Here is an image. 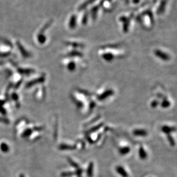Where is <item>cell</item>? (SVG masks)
<instances>
[{"instance_id": "obj_14", "label": "cell", "mask_w": 177, "mask_h": 177, "mask_svg": "<svg viewBox=\"0 0 177 177\" xmlns=\"http://www.w3.org/2000/svg\"><path fill=\"white\" fill-rule=\"evenodd\" d=\"M158 104V102H157L156 101H152V102L151 104V106L153 107H155L157 106Z\"/></svg>"}, {"instance_id": "obj_12", "label": "cell", "mask_w": 177, "mask_h": 177, "mask_svg": "<svg viewBox=\"0 0 177 177\" xmlns=\"http://www.w3.org/2000/svg\"><path fill=\"white\" fill-rule=\"evenodd\" d=\"M93 1H94V0H88L87 1H86L85 3H84L83 4H82V6L80 7V9H84L85 7H86V6H87V5H88V4H89L92 3Z\"/></svg>"}, {"instance_id": "obj_1", "label": "cell", "mask_w": 177, "mask_h": 177, "mask_svg": "<svg viewBox=\"0 0 177 177\" xmlns=\"http://www.w3.org/2000/svg\"><path fill=\"white\" fill-rule=\"evenodd\" d=\"M155 54L158 57L161 59L162 60H163V61H166L169 60V59H170V56H168V55H167L165 52H163L159 49H156L155 51Z\"/></svg>"}, {"instance_id": "obj_6", "label": "cell", "mask_w": 177, "mask_h": 177, "mask_svg": "<svg viewBox=\"0 0 177 177\" xmlns=\"http://www.w3.org/2000/svg\"><path fill=\"white\" fill-rule=\"evenodd\" d=\"M139 155L141 159H146L147 156V154L146 152V151L144 150L143 147H140L139 150Z\"/></svg>"}, {"instance_id": "obj_11", "label": "cell", "mask_w": 177, "mask_h": 177, "mask_svg": "<svg viewBox=\"0 0 177 177\" xmlns=\"http://www.w3.org/2000/svg\"><path fill=\"white\" fill-rule=\"evenodd\" d=\"M76 65L74 62H70L68 65V69L70 71H74L75 69Z\"/></svg>"}, {"instance_id": "obj_13", "label": "cell", "mask_w": 177, "mask_h": 177, "mask_svg": "<svg viewBox=\"0 0 177 177\" xmlns=\"http://www.w3.org/2000/svg\"><path fill=\"white\" fill-rule=\"evenodd\" d=\"M170 105V103L167 100H164L162 103V106L163 108H167Z\"/></svg>"}, {"instance_id": "obj_10", "label": "cell", "mask_w": 177, "mask_h": 177, "mask_svg": "<svg viewBox=\"0 0 177 177\" xmlns=\"http://www.w3.org/2000/svg\"><path fill=\"white\" fill-rule=\"evenodd\" d=\"M130 151V148L129 147H124L119 149V152L121 155L127 154Z\"/></svg>"}, {"instance_id": "obj_2", "label": "cell", "mask_w": 177, "mask_h": 177, "mask_svg": "<svg viewBox=\"0 0 177 177\" xmlns=\"http://www.w3.org/2000/svg\"><path fill=\"white\" fill-rule=\"evenodd\" d=\"M116 171L118 174H120L122 177H128V174L123 167H122L121 166H116Z\"/></svg>"}, {"instance_id": "obj_7", "label": "cell", "mask_w": 177, "mask_h": 177, "mask_svg": "<svg viewBox=\"0 0 177 177\" xmlns=\"http://www.w3.org/2000/svg\"><path fill=\"white\" fill-rule=\"evenodd\" d=\"M93 164L92 162H91L87 168V174L88 177H92L93 176Z\"/></svg>"}, {"instance_id": "obj_3", "label": "cell", "mask_w": 177, "mask_h": 177, "mask_svg": "<svg viewBox=\"0 0 177 177\" xmlns=\"http://www.w3.org/2000/svg\"><path fill=\"white\" fill-rule=\"evenodd\" d=\"M133 134L135 136H146L147 135V132L146 130L141 129L135 130L133 132Z\"/></svg>"}, {"instance_id": "obj_9", "label": "cell", "mask_w": 177, "mask_h": 177, "mask_svg": "<svg viewBox=\"0 0 177 177\" xmlns=\"http://www.w3.org/2000/svg\"><path fill=\"white\" fill-rule=\"evenodd\" d=\"M103 58L107 61H111L113 59V55L109 53H104L103 55Z\"/></svg>"}, {"instance_id": "obj_8", "label": "cell", "mask_w": 177, "mask_h": 177, "mask_svg": "<svg viewBox=\"0 0 177 177\" xmlns=\"http://www.w3.org/2000/svg\"><path fill=\"white\" fill-rule=\"evenodd\" d=\"M76 20H77V18L76 16L73 15L71 17L70 19V27H71V28H74L76 27Z\"/></svg>"}, {"instance_id": "obj_4", "label": "cell", "mask_w": 177, "mask_h": 177, "mask_svg": "<svg viewBox=\"0 0 177 177\" xmlns=\"http://www.w3.org/2000/svg\"><path fill=\"white\" fill-rule=\"evenodd\" d=\"M113 93V92L112 90H107L105 91L104 93H103L102 94H101L100 96H99L98 97V99L100 101L101 100H103L104 99H105L107 97H109L110 96L112 95Z\"/></svg>"}, {"instance_id": "obj_5", "label": "cell", "mask_w": 177, "mask_h": 177, "mask_svg": "<svg viewBox=\"0 0 177 177\" xmlns=\"http://www.w3.org/2000/svg\"><path fill=\"white\" fill-rule=\"evenodd\" d=\"M175 130V128L170 127L168 126H163L162 128V131L166 134H170V133H171L172 131H174Z\"/></svg>"}]
</instances>
